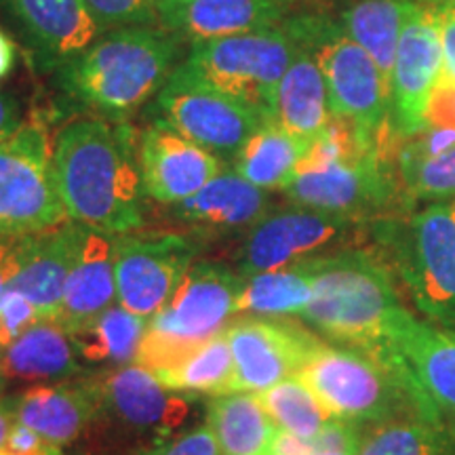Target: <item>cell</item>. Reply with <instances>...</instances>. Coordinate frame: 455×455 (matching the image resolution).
Returning <instances> with one entry per match:
<instances>
[{"mask_svg": "<svg viewBox=\"0 0 455 455\" xmlns=\"http://www.w3.org/2000/svg\"><path fill=\"white\" fill-rule=\"evenodd\" d=\"M118 304L116 291V235L83 226L81 247L66 283L57 325L68 333L95 321L101 312Z\"/></svg>", "mask_w": 455, "mask_h": 455, "instance_id": "obj_20", "label": "cell"}, {"mask_svg": "<svg viewBox=\"0 0 455 455\" xmlns=\"http://www.w3.org/2000/svg\"><path fill=\"white\" fill-rule=\"evenodd\" d=\"M443 72L436 9L413 3L398 38L390 78V118L398 135L426 129V106Z\"/></svg>", "mask_w": 455, "mask_h": 455, "instance_id": "obj_16", "label": "cell"}, {"mask_svg": "<svg viewBox=\"0 0 455 455\" xmlns=\"http://www.w3.org/2000/svg\"><path fill=\"white\" fill-rule=\"evenodd\" d=\"M70 333L53 321H38L0 355V373L7 382H66L83 371Z\"/></svg>", "mask_w": 455, "mask_h": 455, "instance_id": "obj_25", "label": "cell"}, {"mask_svg": "<svg viewBox=\"0 0 455 455\" xmlns=\"http://www.w3.org/2000/svg\"><path fill=\"white\" fill-rule=\"evenodd\" d=\"M243 275L220 261L201 259L188 268L173 298L148 321L135 365L152 375L180 365L192 352L230 325Z\"/></svg>", "mask_w": 455, "mask_h": 455, "instance_id": "obj_4", "label": "cell"}, {"mask_svg": "<svg viewBox=\"0 0 455 455\" xmlns=\"http://www.w3.org/2000/svg\"><path fill=\"white\" fill-rule=\"evenodd\" d=\"M7 386H9V382L3 378V373H0V401H3V398L7 396V395H4V392H7Z\"/></svg>", "mask_w": 455, "mask_h": 455, "instance_id": "obj_49", "label": "cell"}, {"mask_svg": "<svg viewBox=\"0 0 455 455\" xmlns=\"http://www.w3.org/2000/svg\"><path fill=\"white\" fill-rule=\"evenodd\" d=\"M312 299V275L304 261L289 268L243 276L236 316H301Z\"/></svg>", "mask_w": 455, "mask_h": 455, "instance_id": "obj_31", "label": "cell"}, {"mask_svg": "<svg viewBox=\"0 0 455 455\" xmlns=\"http://www.w3.org/2000/svg\"><path fill=\"white\" fill-rule=\"evenodd\" d=\"M155 3H156V9H158V17H161L163 13H167V11L188 3V0H155Z\"/></svg>", "mask_w": 455, "mask_h": 455, "instance_id": "obj_46", "label": "cell"}, {"mask_svg": "<svg viewBox=\"0 0 455 455\" xmlns=\"http://www.w3.org/2000/svg\"><path fill=\"white\" fill-rule=\"evenodd\" d=\"M284 195L299 207L358 218L390 203L395 181L382 146L329 163L301 161Z\"/></svg>", "mask_w": 455, "mask_h": 455, "instance_id": "obj_12", "label": "cell"}, {"mask_svg": "<svg viewBox=\"0 0 455 455\" xmlns=\"http://www.w3.org/2000/svg\"><path fill=\"white\" fill-rule=\"evenodd\" d=\"M91 382L100 398L98 415H106L131 435L146 436L150 445L186 432L196 413V396L167 388L135 363L108 369Z\"/></svg>", "mask_w": 455, "mask_h": 455, "instance_id": "obj_13", "label": "cell"}, {"mask_svg": "<svg viewBox=\"0 0 455 455\" xmlns=\"http://www.w3.org/2000/svg\"><path fill=\"white\" fill-rule=\"evenodd\" d=\"M395 251L409 293L430 321L455 325V201H432L396 232Z\"/></svg>", "mask_w": 455, "mask_h": 455, "instance_id": "obj_10", "label": "cell"}, {"mask_svg": "<svg viewBox=\"0 0 455 455\" xmlns=\"http://www.w3.org/2000/svg\"><path fill=\"white\" fill-rule=\"evenodd\" d=\"M83 238V224H66L38 232L28 259L9 289L20 291L36 308L41 321H57Z\"/></svg>", "mask_w": 455, "mask_h": 455, "instance_id": "obj_22", "label": "cell"}, {"mask_svg": "<svg viewBox=\"0 0 455 455\" xmlns=\"http://www.w3.org/2000/svg\"><path fill=\"white\" fill-rule=\"evenodd\" d=\"M407 192L424 201H455V144L422 158H398Z\"/></svg>", "mask_w": 455, "mask_h": 455, "instance_id": "obj_35", "label": "cell"}, {"mask_svg": "<svg viewBox=\"0 0 455 455\" xmlns=\"http://www.w3.org/2000/svg\"><path fill=\"white\" fill-rule=\"evenodd\" d=\"M382 363L403 384L418 415L455 439V331L401 308Z\"/></svg>", "mask_w": 455, "mask_h": 455, "instance_id": "obj_9", "label": "cell"}, {"mask_svg": "<svg viewBox=\"0 0 455 455\" xmlns=\"http://www.w3.org/2000/svg\"><path fill=\"white\" fill-rule=\"evenodd\" d=\"M138 161L144 195L164 204L195 196L224 171L218 155L184 138L161 118L141 133Z\"/></svg>", "mask_w": 455, "mask_h": 455, "instance_id": "obj_18", "label": "cell"}, {"mask_svg": "<svg viewBox=\"0 0 455 455\" xmlns=\"http://www.w3.org/2000/svg\"><path fill=\"white\" fill-rule=\"evenodd\" d=\"M158 382L184 395L221 396L235 392V358L226 329L184 358L180 365L156 373Z\"/></svg>", "mask_w": 455, "mask_h": 455, "instance_id": "obj_32", "label": "cell"}, {"mask_svg": "<svg viewBox=\"0 0 455 455\" xmlns=\"http://www.w3.org/2000/svg\"><path fill=\"white\" fill-rule=\"evenodd\" d=\"M0 4L24 28L49 68L68 64L106 32L84 0H0Z\"/></svg>", "mask_w": 455, "mask_h": 455, "instance_id": "obj_19", "label": "cell"}, {"mask_svg": "<svg viewBox=\"0 0 455 455\" xmlns=\"http://www.w3.org/2000/svg\"><path fill=\"white\" fill-rule=\"evenodd\" d=\"M38 321L41 316L28 298L15 289H9L0 299V355Z\"/></svg>", "mask_w": 455, "mask_h": 455, "instance_id": "obj_37", "label": "cell"}, {"mask_svg": "<svg viewBox=\"0 0 455 455\" xmlns=\"http://www.w3.org/2000/svg\"><path fill=\"white\" fill-rule=\"evenodd\" d=\"M268 209L266 190L224 169L201 192L175 204V218L201 232H249Z\"/></svg>", "mask_w": 455, "mask_h": 455, "instance_id": "obj_24", "label": "cell"}, {"mask_svg": "<svg viewBox=\"0 0 455 455\" xmlns=\"http://www.w3.org/2000/svg\"><path fill=\"white\" fill-rule=\"evenodd\" d=\"M235 358V392H264L295 378L321 341L293 323L243 316L226 327Z\"/></svg>", "mask_w": 455, "mask_h": 455, "instance_id": "obj_17", "label": "cell"}, {"mask_svg": "<svg viewBox=\"0 0 455 455\" xmlns=\"http://www.w3.org/2000/svg\"><path fill=\"white\" fill-rule=\"evenodd\" d=\"M15 422L17 418H15L13 401H11V396H4L3 401H0V453H3L4 445H7L11 428H13Z\"/></svg>", "mask_w": 455, "mask_h": 455, "instance_id": "obj_44", "label": "cell"}, {"mask_svg": "<svg viewBox=\"0 0 455 455\" xmlns=\"http://www.w3.org/2000/svg\"><path fill=\"white\" fill-rule=\"evenodd\" d=\"M356 455H453V436L422 415L386 419L361 436Z\"/></svg>", "mask_w": 455, "mask_h": 455, "instance_id": "obj_34", "label": "cell"}, {"mask_svg": "<svg viewBox=\"0 0 455 455\" xmlns=\"http://www.w3.org/2000/svg\"><path fill=\"white\" fill-rule=\"evenodd\" d=\"M331 116L321 68L308 51L299 47L275 91L268 118L295 138L312 141L327 127Z\"/></svg>", "mask_w": 455, "mask_h": 455, "instance_id": "obj_26", "label": "cell"}, {"mask_svg": "<svg viewBox=\"0 0 455 455\" xmlns=\"http://www.w3.org/2000/svg\"><path fill=\"white\" fill-rule=\"evenodd\" d=\"M255 395L278 428L301 441H315L338 419L298 378H289Z\"/></svg>", "mask_w": 455, "mask_h": 455, "instance_id": "obj_33", "label": "cell"}, {"mask_svg": "<svg viewBox=\"0 0 455 455\" xmlns=\"http://www.w3.org/2000/svg\"><path fill=\"white\" fill-rule=\"evenodd\" d=\"M198 247L181 235H116L118 304L150 321L196 261Z\"/></svg>", "mask_w": 455, "mask_h": 455, "instance_id": "obj_15", "label": "cell"}, {"mask_svg": "<svg viewBox=\"0 0 455 455\" xmlns=\"http://www.w3.org/2000/svg\"><path fill=\"white\" fill-rule=\"evenodd\" d=\"M15 64V44L9 34L0 30V78H4Z\"/></svg>", "mask_w": 455, "mask_h": 455, "instance_id": "obj_45", "label": "cell"}, {"mask_svg": "<svg viewBox=\"0 0 455 455\" xmlns=\"http://www.w3.org/2000/svg\"><path fill=\"white\" fill-rule=\"evenodd\" d=\"M312 275V299L301 318L344 348L384 361L398 299L390 270L375 255L339 251L304 259Z\"/></svg>", "mask_w": 455, "mask_h": 455, "instance_id": "obj_2", "label": "cell"}, {"mask_svg": "<svg viewBox=\"0 0 455 455\" xmlns=\"http://www.w3.org/2000/svg\"><path fill=\"white\" fill-rule=\"evenodd\" d=\"M146 329L148 318L124 310L121 304H114L87 327L70 333V338L83 367L112 365L118 369L133 363Z\"/></svg>", "mask_w": 455, "mask_h": 455, "instance_id": "obj_30", "label": "cell"}, {"mask_svg": "<svg viewBox=\"0 0 455 455\" xmlns=\"http://www.w3.org/2000/svg\"><path fill=\"white\" fill-rule=\"evenodd\" d=\"M24 124L20 114V106L13 98L0 93V141L11 138L17 129Z\"/></svg>", "mask_w": 455, "mask_h": 455, "instance_id": "obj_43", "label": "cell"}, {"mask_svg": "<svg viewBox=\"0 0 455 455\" xmlns=\"http://www.w3.org/2000/svg\"><path fill=\"white\" fill-rule=\"evenodd\" d=\"M358 449L355 451H316V453H310V455H356Z\"/></svg>", "mask_w": 455, "mask_h": 455, "instance_id": "obj_48", "label": "cell"}, {"mask_svg": "<svg viewBox=\"0 0 455 455\" xmlns=\"http://www.w3.org/2000/svg\"><path fill=\"white\" fill-rule=\"evenodd\" d=\"M53 161L72 221L108 235H129L144 224L138 148L127 124L72 121L57 135Z\"/></svg>", "mask_w": 455, "mask_h": 455, "instance_id": "obj_1", "label": "cell"}, {"mask_svg": "<svg viewBox=\"0 0 455 455\" xmlns=\"http://www.w3.org/2000/svg\"><path fill=\"white\" fill-rule=\"evenodd\" d=\"M436 21H439L443 74L455 81V7L436 9Z\"/></svg>", "mask_w": 455, "mask_h": 455, "instance_id": "obj_42", "label": "cell"}, {"mask_svg": "<svg viewBox=\"0 0 455 455\" xmlns=\"http://www.w3.org/2000/svg\"><path fill=\"white\" fill-rule=\"evenodd\" d=\"M106 30L127 26H150L158 20L155 0H84Z\"/></svg>", "mask_w": 455, "mask_h": 455, "instance_id": "obj_36", "label": "cell"}, {"mask_svg": "<svg viewBox=\"0 0 455 455\" xmlns=\"http://www.w3.org/2000/svg\"><path fill=\"white\" fill-rule=\"evenodd\" d=\"M310 141L266 118L235 156V171L261 190H284L304 161Z\"/></svg>", "mask_w": 455, "mask_h": 455, "instance_id": "obj_28", "label": "cell"}, {"mask_svg": "<svg viewBox=\"0 0 455 455\" xmlns=\"http://www.w3.org/2000/svg\"><path fill=\"white\" fill-rule=\"evenodd\" d=\"M413 3L426 4V7H432V9H451V7H455V0H413Z\"/></svg>", "mask_w": 455, "mask_h": 455, "instance_id": "obj_47", "label": "cell"}, {"mask_svg": "<svg viewBox=\"0 0 455 455\" xmlns=\"http://www.w3.org/2000/svg\"><path fill=\"white\" fill-rule=\"evenodd\" d=\"M426 129L455 133V81L443 72L426 106Z\"/></svg>", "mask_w": 455, "mask_h": 455, "instance_id": "obj_39", "label": "cell"}, {"mask_svg": "<svg viewBox=\"0 0 455 455\" xmlns=\"http://www.w3.org/2000/svg\"><path fill=\"white\" fill-rule=\"evenodd\" d=\"M66 221L47 129L24 123L0 141V236L38 235Z\"/></svg>", "mask_w": 455, "mask_h": 455, "instance_id": "obj_6", "label": "cell"}, {"mask_svg": "<svg viewBox=\"0 0 455 455\" xmlns=\"http://www.w3.org/2000/svg\"><path fill=\"white\" fill-rule=\"evenodd\" d=\"M413 0H350L339 24L358 47L375 61L390 84L401 30Z\"/></svg>", "mask_w": 455, "mask_h": 455, "instance_id": "obj_29", "label": "cell"}, {"mask_svg": "<svg viewBox=\"0 0 455 455\" xmlns=\"http://www.w3.org/2000/svg\"><path fill=\"white\" fill-rule=\"evenodd\" d=\"M295 378L331 415L350 424L386 422L411 405L398 378L378 358L344 346L318 344Z\"/></svg>", "mask_w": 455, "mask_h": 455, "instance_id": "obj_7", "label": "cell"}, {"mask_svg": "<svg viewBox=\"0 0 455 455\" xmlns=\"http://www.w3.org/2000/svg\"><path fill=\"white\" fill-rule=\"evenodd\" d=\"M36 235L0 236V299L9 291L11 283L30 255Z\"/></svg>", "mask_w": 455, "mask_h": 455, "instance_id": "obj_40", "label": "cell"}, {"mask_svg": "<svg viewBox=\"0 0 455 455\" xmlns=\"http://www.w3.org/2000/svg\"><path fill=\"white\" fill-rule=\"evenodd\" d=\"M284 26L321 68L333 116L350 121L365 138L379 140L390 114V84L365 49L327 15H298L284 20Z\"/></svg>", "mask_w": 455, "mask_h": 455, "instance_id": "obj_5", "label": "cell"}, {"mask_svg": "<svg viewBox=\"0 0 455 455\" xmlns=\"http://www.w3.org/2000/svg\"><path fill=\"white\" fill-rule=\"evenodd\" d=\"M298 51V41L283 21L270 30L192 43L184 66L268 116L278 83Z\"/></svg>", "mask_w": 455, "mask_h": 455, "instance_id": "obj_8", "label": "cell"}, {"mask_svg": "<svg viewBox=\"0 0 455 455\" xmlns=\"http://www.w3.org/2000/svg\"><path fill=\"white\" fill-rule=\"evenodd\" d=\"M135 455H221L218 441L209 426L192 428L173 436V439L148 445L144 451Z\"/></svg>", "mask_w": 455, "mask_h": 455, "instance_id": "obj_38", "label": "cell"}, {"mask_svg": "<svg viewBox=\"0 0 455 455\" xmlns=\"http://www.w3.org/2000/svg\"><path fill=\"white\" fill-rule=\"evenodd\" d=\"M180 53V36L152 26L116 28L60 68V87L78 104L124 116L158 93Z\"/></svg>", "mask_w": 455, "mask_h": 455, "instance_id": "obj_3", "label": "cell"}, {"mask_svg": "<svg viewBox=\"0 0 455 455\" xmlns=\"http://www.w3.org/2000/svg\"><path fill=\"white\" fill-rule=\"evenodd\" d=\"M355 218L318 212L295 204L291 209L266 213L247 232L238 253V275L281 270L350 238Z\"/></svg>", "mask_w": 455, "mask_h": 455, "instance_id": "obj_14", "label": "cell"}, {"mask_svg": "<svg viewBox=\"0 0 455 455\" xmlns=\"http://www.w3.org/2000/svg\"><path fill=\"white\" fill-rule=\"evenodd\" d=\"M0 455H61V447L51 445L49 441H44L28 426L15 422L7 445Z\"/></svg>", "mask_w": 455, "mask_h": 455, "instance_id": "obj_41", "label": "cell"}, {"mask_svg": "<svg viewBox=\"0 0 455 455\" xmlns=\"http://www.w3.org/2000/svg\"><path fill=\"white\" fill-rule=\"evenodd\" d=\"M207 426L221 455H272L281 432L255 392L213 396L207 405Z\"/></svg>", "mask_w": 455, "mask_h": 455, "instance_id": "obj_27", "label": "cell"}, {"mask_svg": "<svg viewBox=\"0 0 455 455\" xmlns=\"http://www.w3.org/2000/svg\"><path fill=\"white\" fill-rule=\"evenodd\" d=\"M284 11L281 0H188L158 20L175 36L198 43L270 30L283 24Z\"/></svg>", "mask_w": 455, "mask_h": 455, "instance_id": "obj_23", "label": "cell"}, {"mask_svg": "<svg viewBox=\"0 0 455 455\" xmlns=\"http://www.w3.org/2000/svg\"><path fill=\"white\" fill-rule=\"evenodd\" d=\"M284 7H291V4H298V3H315V0H281Z\"/></svg>", "mask_w": 455, "mask_h": 455, "instance_id": "obj_50", "label": "cell"}, {"mask_svg": "<svg viewBox=\"0 0 455 455\" xmlns=\"http://www.w3.org/2000/svg\"><path fill=\"white\" fill-rule=\"evenodd\" d=\"M161 121L218 156H236L266 114L180 64L156 93Z\"/></svg>", "mask_w": 455, "mask_h": 455, "instance_id": "obj_11", "label": "cell"}, {"mask_svg": "<svg viewBox=\"0 0 455 455\" xmlns=\"http://www.w3.org/2000/svg\"><path fill=\"white\" fill-rule=\"evenodd\" d=\"M17 422L49 441L51 445H70L95 422L100 398L93 382L32 384L11 395Z\"/></svg>", "mask_w": 455, "mask_h": 455, "instance_id": "obj_21", "label": "cell"}]
</instances>
